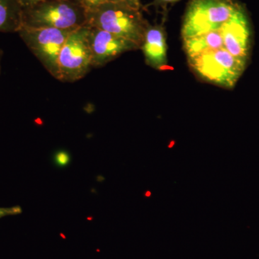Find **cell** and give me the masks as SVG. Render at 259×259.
<instances>
[{
    "label": "cell",
    "mask_w": 259,
    "mask_h": 259,
    "mask_svg": "<svg viewBox=\"0 0 259 259\" xmlns=\"http://www.w3.org/2000/svg\"><path fill=\"white\" fill-rule=\"evenodd\" d=\"M46 1H50V0H18L19 3L23 7V8H28V7L32 6V5H36L37 3Z\"/></svg>",
    "instance_id": "2e32d148"
},
{
    "label": "cell",
    "mask_w": 259,
    "mask_h": 259,
    "mask_svg": "<svg viewBox=\"0 0 259 259\" xmlns=\"http://www.w3.org/2000/svg\"><path fill=\"white\" fill-rule=\"evenodd\" d=\"M3 51L0 50V74H1V61L2 58H3Z\"/></svg>",
    "instance_id": "ac0fdd59"
},
{
    "label": "cell",
    "mask_w": 259,
    "mask_h": 259,
    "mask_svg": "<svg viewBox=\"0 0 259 259\" xmlns=\"http://www.w3.org/2000/svg\"><path fill=\"white\" fill-rule=\"evenodd\" d=\"M180 1H182V0H153L151 5L153 6L159 7V8H162L164 10H166L168 5H174Z\"/></svg>",
    "instance_id": "9a60e30c"
},
{
    "label": "cell",
    "mask_w": 259,
    "mask_h": 259,
    "mask_svg": "<svg viewBox=\"0 0 259 259\" xmlns=\"http://www.w3.org/2000/svg\"><path fill=\"white\" fill-rule=\"evenodd\" d=\"M88 25L71 32L59 57V81L74 82L82 79L93 67L88 40Z\"/></svg>",
    "instance_id": "8992f818"
},
{
    "label": "cell",
    "mask_w": 259,
    "mask_h": 259,
    "mask_svg": "<svg viewBox=\"0 0 259 259\" xmlns=\"http://www.w3.org/2000/svg\"><path fill=\"white\" fill-rule=\"evenodd\" d=\"M223 48L240 59L248 58L250 45V28L245 10L225 24L221 28Z\"/></svg>",
    "instance_id": "ba28073f"
},
{
    "label": "cell",
    "mask_w": 259,
    "mask_h": 259,
    "mask_svg": "<svg viewBox=\"0 0 259 259\" xmlns=\"http://www.w3.org/2000/svg\"><path fill=\"white\" fill-rule=\"evenodd\" d=\"M148 24L141 8L127 3L107 1L88 11L87 25L136 42L140 48Z\"/></svg>",
    "instance_id": "6da1fadb"
},
{
    "label": "cell",
    "mask_w": 259,
    "mask_h": 259,
    "mask_svg": "<svg viewBox=\"0 0 259 259\" xmlns=\"http://www.w3.org/2000/svg\"><path fill=\"white\" fill-rule=\"evenodd\" d=\"M73 30H74L22 27L18 33L48 72L59 81V55L66 39Z\"/></svg>",
    "instance_id": "5b68a950"
},
{
    "label": "cell",
    "mask_w": 259,
    "mask_h": 259,
    "mask_svg": "<svg viewBox=\"0 0 259 259\" xmlns=\"http://www.w3.org/2000/svg\"><path fill=\"white\" fill-rule=\"evenodd\" d=\"M23 210L20 206H14L12 207H0V218L6 216L16 215L21 214Z\"/></svg>",
    "instance_id": "4fadbf2b"
},
{
    "label": "cell",
    "mask_w": 259,
    "mask_h": 259,
    "mask_svg": "<svg viewBox=\"0 0 259 259\" xmlns=\"http://www.w3.org/2000/svg\"><path fill=\"white\" fill-rule=\"evenodd\" d=\"M23 26V7L18 0H0V32H17Z\"/></svg>",
    "instance_id": "8fae6325"
},
{
    "label": "cell",
    "mask_w": 259,
    "mask_h": 259,
    "mask_svg": "<svg viewBox=\"0 0 259 259\" xmlns=\"http://www.w3.org/2000/svg\"><path fill=\"white\" fill-rule=\"evenodd\" d=\"M107 1L108 0H81V3L88 11H90Z\"/></svg>",
    "instance_id": "5bb4252c"
},
{
    "label": "cell",
    "mask_w": 259,
    "mask_h": 259,
    "mask_svg": "<svg viewBox=\"0 0 259 259\" xmlns=\"http://www.w3.org/2000/svg\"><path fill=\"white\" fill-rule=\"evenodd\" d=\"M54 160L58 167H66L69 164L71 158L67 151H59L54 155Z\"/></svg>",
    "instance_id": "7c38bea8"
},
{
    "label": "cell",
    "mask_w": 259,
    "mask_h": 259,
    "mask_svg": "<svg viewBox=\"0 0 259 259\" xmlns=\"http://www.w3.org/2000/svg\"><path fill=\"white\" fill-rule=\"evenodd\" d=\"M88 10L80 0H50L23 8V26L76 30L87 25Z\"/></svg>",
    "instance_id": "7a4b0ae2"
},
{
    "label": "cell",
    "mask_w": 259,
    "mask_h": 259,
    "mask_svg": "<svg viewBox=\"0 0 259 259\" xmlns=\"http://www.w3.org/2000/svg\"><path fill=\"white\" fill-rule=\"evenodd\" d=\"M183 41L184 50L187 58L223 48L221 29L183 39Z\"/></svg>",
    "instance_id": "30bf717a"
},
{
    "label": "cell",
    "mask_w": 259,
    "mask_h": 259,
    "mask_svg": "<svg viewBox=\"0 0 259 259\" xmlns=\"http://www.w3.org/2000/svg\"><path fill=\"white\" fill-rule=\"evenodd\" d=\"M192 71L201 79L231 89L243 74L246 59L232 55L224 48L187 58Z\"/></svg>",
    "instance_id": "277c9868"
},
{
    "label": "cell",
    "mask_w": 259,
    "mask_h": 259,
    "mask_svg": "<svg viewBox=\"0 0 259 259\" xmlns=\"http://www.w3.org/2000/svg\"><path fill=\"white\" fill-rule=\"evenodd\" d=\"M244 10L237 0H190L182 21V38L220 30Z\"/></svg>",
    "instance_id": "3957f363"
},
{
    "label": "cell",
    "mask_w": 259,
    "mask_h": 259,
    "mask_svg": "<svg viewBox=\"0 0 259 259\" xmlns=\"http://www.w3.org/2000/svg\"><path fill=\"white\" fill-rule=\"evenodd\" d=\"M166 38L163 25L148 24L141 49L146 64L153 69L163 70L168 68Z\"/></svg>",
    "instance_id": "9c48e42d"
},
{
    "label": "cell",
    "mask_w": 259,
    "mask_h": 259,
    "mask_svg": "<svg viewBox=\"0 0 259 259\" xmlns=\"http://www.w3.org/2000/svg\"><path fill=\"white\" fill-rule=\"evenodd\" d=\"M88 40L93 67H102L124 53L141 49L136 42L93 27H90Z\"/></svg>",
    "instance_id": "52a82bcc"
},
{
    "label": "cell",
    "mask_w": 259,
    "mask_h": 259,
    "mask_svg": "<svg viewBox=\"0 0 259 259\" xmlns=\"http://www.w3.org/2000/svg\"><path fill=\"white\" fill-rule=\"evenodd\" d=\"M110 2H115V3H124L136 7V8H142L141 0H108Z\"/></svg>",
    "instance_id": "e0dca14e"
}]
</instances>
